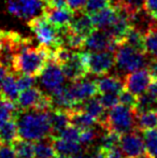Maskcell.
I'll use <instances>...</instances> for the list:
<instances>
[{"label":"cell","mask_w":157,"mask_h":158,"mask_svg":"<svg viewBox=\"0 0 157 158\" xmlns=\"http://www.w3.org/2000/svg\"><path fill=\"white\" fill-rule=\"evenodd\" d=\"M87 0H67V8L70 9L73 13L84 11Z\"/></svg>","instance_id":"f35d334b"},{"label":"cell","mask_w":157,"mask_h":158,"mask_svg":"<svg viewBox=\"0 0 157 158\" xmlns=\"http://www.w3.org/2000/svg\"><path fill=\"white\" fill-rule=\"evenodd\" d=\"M66 75L61 69L60 64L56 63L53 59H50V61L45 66L44 70L39 75L40 85L46 92L53 93L54 90L63 87L65 83Z\"/></svg>","instance_id":"9c48e42d"},{"label":"cell","mask_w":157,"mask_h":158,"mask_svg":"<svg viewBox=\"0 0 157 158\" xmlns=\"http://www.w3.org/2000/svg\"><path fill=\"white\" fill-rule=\"evenodd\" d=\"M80 135H81V130L76 128V126L69 125L66 129H64L59 135V138L64 140H68V141H79Z\"/></svg>","instance_id":"8d00e7d4"},{"label":"cell","mask_w":157,"mask_h":158,"mask_svg":"<svg viewBox=\"0 0 157 158\" xmlns=\"http://www.w3.org/2000/svg\"><path fill=\"white\" fill-rule=\"evenodd\" d=\"M147 53H143L127 43H122L115 51V68L119 73L128 74L147 67Z\"/></svg>","instance_id":"277c9868"},{"label":"cell","mask_w":157,"mask_h":158,"mask_svg":"<svg viewBox=\"0 0 157 158\" xmlns=\"http://www.w3.org/2000/svg\"><path fill=\"white\" fill-rule=\"evenodd\" d=\"M82 59L87 69V72L98 77L107 74L115 67V52L112 51H85L82 52Z\"/></svg>","instance_id":"8992f818"},{"label":"cell","mask_w":157,"mask_h":158,"mask_svg":"<svg viewBox=\"0 0 157 158\" xmlns=\"http://www.w3.org/2000/svg\"><path fill=\"white\" fill-rule=\"evenodd\" d=\"M126 158H130V157H126Z\"/></svg>","instance_id":"681fc988"},{"label":"cell","mask_w":157,"mask_h":158,"mask_svg":"<svg viewBox=\"0 0 157 158\" xmlns=\"http://www.w3.org/2000/svg\"><path fill=\"white\" fill-rule=\"evenodd\" d=\"M17 139H19V127L15 117L6 122L0 128V144H11L12 145Z\"/></svg>","instance_id":"cb8c5ba5"},{"label":"cell","mask_w":157,"mask_h":158,"mask_svg":"<svg viewBox=\"0 0 157 158\" xmlns=\"http://www.w3.org/2000/svg\"><path fill=\"white\" fill-rule=\"evenodd\" d=\"M92 156H93V158H107L108 150L103 148V146L99 145L98 148L95 150V152L92 154Z\"/></svg>","instance_id":"b9f144b4"},{"label":"cell","mask_w":157,"mask_h":158,"mask_svg":"<svg viewBox=\"0 0 157 158\" xmlns=\"http://www.w3.org/2000/svg\"><path fill=\"white\" fill-rule=\"evenodd\" d=\"M123 43H127L130 46H132V48L141 51V52L147 53L145 52V43H144V32L141 31L138 28L134 27V26H131L128 29Z\"/></svg>","instance_id":"4316f807"},{"label":"cell","mask_w":157,"mask_h":158,"mask_svg":"<svg viewBox=\"0 0 157 158\" xmlns=\"http://www.w3.org/2000/svg\"><path fill=\"white\" fill-rule=\"evenodd\" d=\"M154 158H157V157H154Z\"/></svg>","instance_id":"f907efd6"},{"label":"cell","mask_w":157,"mask_h":158,"mask_svg":"<svg viewBox=\"0 0 157 158\" xmlns=\"http://www.w3.org/2000/svg\"><path fill=\"white\" fill-rule=\"evenodd\" d=\"M157 99L153 97L151 94L145 92L144 94L138 96V104H137L136 111L137 114H140L142 112H145L147 110H152V109H157Z\"/></svg>","instance_id":"4dcf8cb0"},{"label":"cell","mask_w":157,"mask_h":158,"mask_svg":"<svg viewBox=\"0 0 157 158\" xmlns=\"http://www.w3.org/2000/svg\"><path fill=\"white\" fill-rule=\"evenodd\" d=\"M0 158H17L11 144H0Z\"/></svg>","instance_id":"ab89813d"},{"label":"cell","mask_w":157,"mask_h":158,"mask_svg":"<svg viewBox=\"0 0 157 158\" xmlns=\"http://www.w3.org/2000/svg\"><path fill=\"white\" fill-rule=\"evenodd\" d=\"M145 12H147L153 19L157 21V0H145Z\"/></svg>","instance_id":"60d3db41"},{"label":"cell","mask_w":157,"mask_h":158,"mask_svg":"<svg viewBox=\"0 0 157 158\" xmlns=\"http://www.w3.org/2000/svg\"><path fill=\"white\" fill-rule=\"evenodd\" d=\"M52 58V51L43 45L39 48L29 45L27 39H23L21 48L15 53L13 70L16 73L39 77Z\"/></svg>","instance_id":"6da1fadb"},{"label":"cell","mask_w":157,"mask_h":158,"mask_svg":"<svg viewBox=\"0 0 157 158\" xmlns=\"http://www.w3.org/2000/svg\"><path fill=\"white\" fill-rule=\"evenodd\" d=\"M71 158H93V156H92V154L88 153L87 150H84L83 152H81L80 154L76 155V156H73Z\"/></svg>","instance_id":"bcb514c9"},{"label":"cell","mask_w":157,"mask_h":158,"mask_svg":"<svg viewBox=\"0 0 157 158\" xmlns=\"http://www.w3.org/2000/svg\"><path fill=\"white\" fill-rule=\"evenodd\" d=\"M147 92L149 93V94H151L155 99H157V79L152 80L151 84H150Z\"/></svg>","instance_id":"ee69618b"},{"label":"cell","mask_w":157,"mask_h":158,"mask_svg":"<svg viewBox=\"0 0 157 158\" xmlns=\"http://www.w3.org/2000/svg\"><path fill=\"white\" fill-rule=\"evenodd\" d=\"M105 131H115L124 135L137 128V113L134 109L124 104H118L107 113V116L99 122Z\"/></svg>","instance_id":"3957f363"},{"label":"cell","mask_w":157,"mask_h":158,"mask_svg":"<svg viewBox=\"0 0 157 158\" xmlns=\"http://www.w3.org/2000/svg\"><path fill=\"white\" fill-rule=\"evenodd\" d=\"M35 142L24 140L22 138L17 139L12 144L17 158H35Z\"/></svg>","instance_id":"83f0119b"},{"label":"cell","mask_w":157,"mask_h":158,"mask_svg":"<svg viewBox=\"0 0 157 158\" xmlns=\"http://www.w3.org/2000/svg\"><path fill=\"white\" fill-rule=\"evenodd\" d=\"M43 94L44 93L40 88L35 87V86L21 92L19 96V99L16 101L19 110H32L36 106V104L38 103L40 98L42 97Z\"/></svg>","instance_id":"ffe728a7"},{"label":"cell","mask_w":157,"mask_h":158,"mask_svg":"<svg viewBox=\"0 0 157 158\" xmlns=\"http://www.w3.org/2000/svg\"><path fill=\"white\" fill-rule=\"evenodd\" d=\"M118 9L116 6H110L108 8L103 9L100 12L92 15L95 28L100 30H108L118 21Z\"/></svg>","instance_id":"9a60e30c"},{"label":"cell","mask_w":157,"mask_h":158,"mask_svg":"<svg viewBox=\"0 0 157 158\" xmlns=\"http://www.w3.org/2000/svg\"><path fill=\"white\" fill-rule=\"evenodd\" d=\"M28 26L35 33L40 45L50 48L52 53L59 46H63L60 29L52 25L44 15H40L28 21Z\"/></svg>","instance_id":"5b68a950"},{"label":"cell","mask_w":157,"mask_h":158,"mask_svg":"<svg viewBox=\"0 0 157 158\" xmlns=\"http://www.w3.org/2000/svg\"><path fill=\"white\" fill-rule=\"evenodd\" d=\"M60 67L65 73L66 79H68L70 82L84 79L88 74L87 69L82 59V53L80 52H74L67 61L60 64Z\"/></svg>","instance_id":"4fadbf2b"},{"label":"cell","mask_w":157,"mask_h":158,"mask_svg":"<svg viewBox=\"0 0 157 158\" xmlns=\"http://www.w3.org/2000/svg\"><path fill=\"white\" fill-rule=\"evenodd\" d=\"M9 72H10V69L0 64V90H1V87H2V83H3L4 79L6 77Z\"/></svg>","instance_id":"f6af8a7d"},{"label":"cell","mask_w":157,"mask_h":158,"mask_svg":"<svg viewBox=\"0 0 157 158\" xmlns=\"http://www.w3.org/2000/svg\"><path fill=\"white\" fill-rule=\"evenodd\" d=\"M57 155L52 137H46L35 142V158H54Z\"/></svg>","instance_id":"7402d4cb"},{"label":"cell","mask_w":157,"mask_h":158,"mask_svg":"<svg viewBox=\"0 0 157 158\" xmlns=\"http://www.w3.org/2000/svg\"><path fill=\"white\" fill-rule=\"evenodd\" d=\"M145 52L150 56H153L157 53V24L149 29L144 33Z\"/></svg>","instance_id":"f546056e"},{"label":"cell","mask_w":157,"mask_h":158,"mask_svg":"<svg viewBox=\"0 0 157 158\" xmlns=\"http://www.w3.org/2000/svg\"><path fill=\"white\" fill-rule=\"evenodd\" d=\"M142 135L149 155L153 158L157 157V128L143 130Z\"/></svg>","instance_id":"f1b7e54d"},{"label":"cell","mask_w":157,"mask_h":158,"mask_svg":"<svg viewBox=\"0 0 157 158\" xmlns=\"http://www.w3.org/2000/svg\"><path fill=\"white\" fill-rule=\"evenodd\" d=\"M48 118H50L51 128V137L57 138L59 137L60 132L70 125V116L68 110H61V109H53L48 111Z\"/></svg>","instance_id":"e0dca14e"},{"label":"cell","mask_w":157,"mask_h":158,"mask_svg":"<svg viewBox=\"0 0 157 158\" xmlns=\"http://www.w3.org/2000/svg\"><path fill=\"white\" fill-rule=\"evenodd\" d=\"M118 6L124 8L131 15L134 13L139 12V11L144 10L145 0H123Z\"/></svg>","instance_id":"d6a6232c"},{"label":"cell","mask_w":157,"mask_h":158,"mask_svg":"<svg viewBox=\"0 0 157 158\" xmlns=\"http://www.w3.org/2000/svg\"><path fill=\"white\" fill-rule=\"evenodd\" d=\"M19 75L16 77V82H17V86H19V92H23L25 89L35 86L36 83V77L30 74H24V73H19Z\"/></svg>","instance_id":"e575fe53"},{"label":"cell","mask_w":157,"mask_h":158,"mask_svg":"<svg viewBox=\"0 0 157 158\" xmlns=\"http://www.w3.org/2000/svg\"><path fill=\"white\" fill-rule=\"evenodd\" d=\"M147 68L149 69L152 77H153V79H157V59L151 58V61L149 63Z\"/></svg>","instance_id":"7bdbcfd3"},{"label":"cell","mask_w":157,"mask_h":158,"mask_svg":"<svg viewBox=\"0 0 157 158\" xmlns=\"http://www.w3.org/2000/svg\"><path fill=\"white\" fill-rule=\"evenodd\" d=\"M110 6L111 4L108 0H87L85 8H84V12L89 15H94Z\"/></svg>","instance_id":"1f68e13d"},{"label":"cell","mask_w":157,"mask_h":158,"mask_svg":"<svg viewBox=\"0 0 157 158\" xmlns=\"http://www.w3.org/2000/svg\"><path fill=\"white\" fill-rule=\"evenodd\" d=\"M46 8L45 0H8L6 11L13 16L24 21L43 15Z\"/></svg>","instance_id":"52a82bcc"},{"label":"cell","mask_w":157,"mask_h":158,"mask_svg":"<svg viewBox=\"0 0 157 158\" xmlns=\"http://www.w3.org/2000/svg\"><path fill=\"white\" fill-rule=\"evenodd\" d=\"M121 148L123 150L125 157L130 158H153L150 156L145 148L142 131L134 129L127 133L122 135Z\"/></svg>","instance_id":"ba28073f"},{"label":"cell","mask_w":157,"mask_h":158,"mask_svg":"<svg viewBox=\"0 0 157 158\" xmlns=\"http://www.w3.org/2000/svg\"><path fill=\"white\" fill-rule=\"evenodd\" d=\"M19 86H17L16 82V75L13 72H9L6 77L4 79L3 83H2V87L0 90V94L3 97L8 98V99L12 100V101H17L19 96Z\"/></svg>","instance_id":"603a6c76"},{"label":"cell","mask_w":157,"mask_h":158,"mask_svg":"<svg viewBox=\"0 0 157 158\" xmlns=\"http://www.w3.org/2000/svg\"><path fill=\"white\" fill-rule=\"evenodd\" d=\"M118 97H119V103L129 106V108L136 109L137 104H138V96L134 95V93L129 92V90L125 88V89H123L119 93Z\"/></svg>","instance_id":"836d02e7"},{"label":"cell","mask_w":157,"mask_h":158,"mask_svg":"<svg viewBox=\"0 0 157 158\" xmlns=\"http://www.w3.org/2000/svg\"><path fill=\"white\" fill-rule=\"evenodd\" d=\"M43 15L52 25H54L59 29H63V28H67L70 26L74 13L67 6L66 8H54V6H46Z\"/></svg>","instance_id":"5bb4252c"},{"label":"cell","mask_w":157,"mask_h":158,"mask_svg":"<svg viewBox=\"0 0 157 158\" xmlns=\"http://www.w3.org/2000/svg\"><path fill=\"white\" fill-rule=\"evenodd\" d=\"M15 121L19 127V138L36 142L46 137H51V128L48 112L36 110L21 111L15 115Z\"/></svg>","instance_id":"7a4b0ae2"},{"label":"cell","mask_w":157,"mask_h":158,"mask_svg":"<svg viewBox=\"0 0 157 158\" xmlns=\"http://www.w3.org/2000/svg\"><path fill=\"white\" fill-rule=\"evenodd\" d=\"M96 138H97V132L94 128L83 129V130H81L79 142L81 144H83L84 146H87L89 144H92L96 140Z\"/></svg>","instance_id":"74e56055"},{"label":"cell","mask_w":157,"mask_h":158,"mask_svg":"<svg viewBox=\"0 0 157 158\" xmlns=\"http://www.w3.org/2000/svg\"><path fill=\"white\" fill-rule=\"evenodd\" d=\"M76 109H82V110H84L85 112L89 113L90 115L96 117V118L98 119V122H99V119L102 118L103 115L107 113L105 106H103L102 103H101L100 99H99V98H96V96L85 100V101L81 102V103L79 104L78 108H76Z\"/></svg>","instance_id":"d4e9b609"},{"label":"cell","mask_w":157,"mask_h":158,"mask_svg":"<svg viewBox=\"0 0 157 158\" xmlns=\"http://www.w3.org/2000/svg\"><path fill=\"white\" fill-rule=\"evenodd\" d=\"M152 80H153V77H152L149 69H139V70L125 75V77H124L125 88L129 92L134 93V95L140 96L147 90Z\"/></svg>","instance_id":"8fae6325"},{"label":"cell","mask_w":157,"mask_h":158,"mask_svg":"<svg viewBox=\"0 0 157 158\" xmlns=\"http://www.w3.org/2000/svg\"><path fill=\"white\" fill-rule=\"evenodd\" d=\"M154 128H157V109L137 114V129L143 131Z\"/></svg>","instance_id":"484cf974"},{"label":"cell","mask_w":157,"mask_h":158,"mask_svg":"<svg viewBox=\"0 0 157 158\" xmlns=\"http://www.w3.org/2000/svg\"><path fill=\"white\" fill-rule=\"evenodd\" d=\"M54 158H71V157L65 156V155H57V156H56V157H54Z\"/></svg>","instance_id":"c3c4849f"},{"label":"cell","mask_w":157,"mask_h":158,"mask_svg":"<svg viewBox=\"0 0 157 158\" xmlns=\"http://www.w3.org/2000/svg\"><path fill=\"white\" fill-rule=\"evenodd\" d=\"M69 27L72 31L79 33V35H81L84 38L88 37L90 33L96 29L94 22H93L92 15L87 14L84 11L74 13L73 19H72V22Z\"/></svg>","instance_id":"ac0fdd59"},{"label":"cell","mask_w":157,"mask_h":158,"mask_svg":"<svg viewBox=\"0 0 157 158\" xmlns=\"http://www.w3.org/2000/svg\"><path fill=\"white\" fill-rule=\"evenodd\" d=\"M99 99H100L102 106H105V109H107V110H111L112 108L116 106L119 103L118 94H114V93H105V94H101Z\"/></svg>","instance_id":"d590c367"},{"label":"cell","mask_w":157,"mask_h":158,"mask_svg":"<svg viewBox=\"0 0 157 158\" xmlns=\"http://www.w3.org/2000/svg\"><path fill=\"white\" fill-rule=\"evenodd\" d=\"M67 89L71 98L76 103L83 102L99 94L96 80L93 81V80H88L86 77L71 82V84L67 86Z\"/></svg>","instance_id":"7c38bea8"},{"label":"cell","mask_w":157,"mask_h":158,"mask_svg":"<svg viewBox=\"0 0 157 158\" xmlns=\"http://www.w3.org/2000/svg\"><path fill=\"white\" fill-rule=\"evenodd\" d=\"M96 83L98 86L99 94L105 93H114L119 94L123 89H125V82L118 75L112 74H103L100 75L98 79H96Z\"/></svg>","instance_id":"2e32d148"},{"label":"cell","mask_w":157,"mask_h":158,"mask_svg":"<svg viewBox=\"0 0 157 158\" xmlns=\"http://www.w3.org/2000/svg\"><path fill=\"white\" fill-rule=\"evenodd\" d=\"M118 46V43L107 30L95 29L88 37L85 38L83 48L89 52H100V51L115 52Z\"/></svg>","instance_id":"30bf717a"},{"label":"cell","mask_w":157,"mask_h":158,"mask_svg":"<svg viewBox=\"0 0 157 158\" xmlns=\"http://www.w3.org/2000/svg\"><path fill=\"white\" fill-rule=\"evenodd\" d=\"M52 139L54 148L58 155L73 157L83 152L84 150H86L83 144H81L79 141H68V140H64L59 137L52 138Z\"/></svg>","instance_id":"44dd1931"},{"label":"cell","mask_w":157,"mask_h":158,"mask_svg":"<svg viewBox=\"0 0 157 158\" xmlns=\"http://www.w3.org/2000/svg\"><path fill=\"white\" fill-rule=\"evenodd\" d=\"M108 1L110 2V4H111V6H118V4L123 1V0H108Z\"/></svg>","instance_id":"7dc6e473"},{"label":"cell","mask_w":157,"mask_h":158,"mask_svg":"<svg viewBox=\"0 0 157 158\" xmlns=\"http://www.w3.org/2000/svg\"><path fill=\"white\" fill-rule=\"evenodd\" d=\"M70 116V125L76 126L80 130L87 128H94L95 125L98 124L99 122L96 117L90 115L89 113L85 112L82 109H70L68 110Z\"/></svg>","instance_id":"d6986e66"}]
</instances>
